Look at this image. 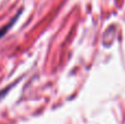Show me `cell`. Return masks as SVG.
Returning a JSON list of instances; mask_svg holds the SVG:
<instances>
[{"mask_svg": "<svg viewBox=\"0 0 125 124\" xmlns=\"http://www.w3.org/2000/svg\"><path fill=\"white\" fill-rule=\"evenodd\" d=\"M7 91H8V88H6V89H4V90H2V91H0V99H1V97L3 96V94L6 93Z\"/></svg>", "mask_w": 125, "mask_h": 124, "instance_id": "7a4b0ae2", "label": "cell"}, {"mask_svg": "<svg viewBox=\"0 0 125 124\" xmlns=\"http://www.w3.org/2000/svg\"><path fill=\"white\" fill-rule=\"evenodd\" d=\"M13 22H14V20H12V21H11L10 23L8 24V25H6V26H3V28H1V29H0V37H1L2 35H3L4 33H6L7 31L9 30V28H10V26H11V24H12Z\"/></svg>", "mask_w": 125, "mask_h": 124, "instance_id": "6da1fadb", "label": "cell"}]
</instances>
